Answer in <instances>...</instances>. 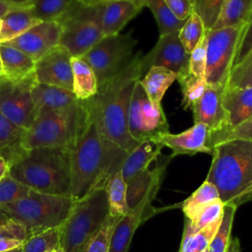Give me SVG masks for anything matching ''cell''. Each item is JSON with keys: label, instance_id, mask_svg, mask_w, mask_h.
I'll return each instance as SVG.
<instances>
[{"label": "cell", "instance_id": "1", "mask_svg": "<svg viewBox=\"0 0 252 252\" xmlns=\"http://www.w3.org/2000/svg\"><path fill=\"white\" fill-rule=\"evenodd\" d=\"M86 115L70 148L69 195L79 200L97 188H105L109 178L121 169L127 153L100 134L94 114L85 100Z\"/></svg>", "mask_w": 252, "mask_h": 252}, {"label": "cell", "instance_id": "2", "mask_svg": "<svg viewBox=\"0 0 252 252\" xmlns=\"http://www.w3.org/2000/svg\"><path fill=\"white\" fill-rule=\"evenodd\" d=\"M143 54L136 53L128 65L98 87L96 94L88 99L97 128L104 139L127 154L138 146L128 130V111L135 84L143 75Z\"/></svg>", "mask_w": 252, "mask_h": 252}, {"label": "cell", "instance_id": "3", "mask_svg": "<svg viewBox=\"0 0 252 252\" xmlns=\"http://www.w3.org/2000/svg\"><path fill=\"white\" fill-rule=\"evenodd\" d=\"M212 151L206 181L217 188L220 201L236 207L252 201V141H226Z\"/></svg>", "mask_w": 252, "mask_h": 252}, {"label": "cell", "instance_id": "4", "mask_svg": "<svg viewBox=\"0 0 252 252\" xmlns=\"http://www.w3.org/2000/svg\"><path fill=\"white\" fill-rule=\"evenodd\" d=\"M10 174L29 188L53 195H69L70 149L25 151L9 165Z\"/></svg>", "mask_w": 252, "mask_h": 252}, {"label": "cell", "instance_id": "5", "mask_svg": "<svg viewBox=\"0 0 252 252\" xmlns=\"http://www.w3.org/2000/svg\"><path fill=\"white\" fill-rule=\"evenodd\" d=\"M86 115L85 100L61 109L52 110L36 117L25 131L23 149L30 151L40 148H71Z\"/></svg>", "mask_w": 252, "mask_h": 252}, {"label": "cell", "instance_id": "6", "mask_svg": "<svg viewBox=\"0 0 252 252\" xmlns=\"http://www.w3.org/2000/svg\"><path fill=\"white\" fill-rule=\"evenodd\" d=\"M70 195H53L30 189L27 196L0 207L28 230L29 235L60 226L74 202Z\"/></svg>", "mask_w": 252, "mask_h": 252}, {"label": "cell", "instance_id": "7", "mask_svg": "<svg viewBox=\"0 0 252 252\" xmlns=\"http://www.w3.org/2000/svg\"><path fill=\"white\" fill-rule=\"evenodd\" d=\"M108 214L105 188L76 200L60 225V246L65 252H82Z\"/></svg>", "mask_w": 252, "mask_h": 252}, {"label": "cell", "instance_id": "8", "mask_svg": "<svg viewBox=\"0 0 252 252\" xmlns=\"http://www.w3.org/2000/svg\"><path fill=\"white\" fill-rule=\"evenodd\" d=\"M101 9L102 3L91 5L78 0L58 22L62 27L59 44L73 57H82L103 37Z\"/></svg>", "mask_w": 252, "mask_h": 252}, {"label": "cell", "instance_id": "9", "mask_svg": "<svg viewBox=\"0 0 252 252\" xmlns=\"http://www.w3.org/2000/svg\"><path fill=\"white\" fill-rule=\"evenodd\" d=\"M137 42L132 32L104 36L81 57L94 70L98 87L128 65Z\"/></svg>", "mask_w": 252, "mask_h": 252}, {"label": "cell", "instance_id": "10", "mask_svg": "<svg viewBox=\"0 0 252 252\" xmlns=\"http://www.w3.org/2000/svg\"><path fill=\"white\" fill-rule=\"evenodd\" d=\"M243 28L207 31L205 79L208 85L226 86Z\"/></svg>", "mask_w": 252, "mask_h": 252}, {"label": "cell", "instance_id": "11", "mask_svg": "<svg viewBox=\"0 0 252 252\" xmlns=\"http://www.w3.org/2000/svg\"><path fill=\"white\" fill-rule=\"evenodd\" d=\"M128 130L138 143L156 140L169 132L168 122L161 105L150 100L140 80L135 84L132 93L128 111Z\"/></svg>", "mask_w": 252, "mask_h": 252}, {"label": "cell", "instance_id": "12", "mask_svg": "<svg viewBox=\"0 0 252 252\" xmlns=\"http://www.w3.org/2000/svg\"><path fill=\"white\" fill-rule=\"evenodd\" d=\"M34 75L13 82L0 77V110L18 127L28 130L37 117L32 97Z\"/></svg>", "mask_w": 252, "mask_h": 252}, {"label": "cell", "instance_id": "13", "mask_svg": "<svg viewBox=\"0 0 252 252\" xmlns=\"http://www.w3.org/2000/svg\"><path fill=\"white\" fill-rule=\"evenodd\" d=\"M189 59L190 54L182 46L178 32L159 35L156 45L143 56V74L153 66H160L170 70L180 83L189 75Z\"/></svg>", "mask_w": 252, "mask_h": 252}, {"label": "cell", "instance_id": "14", "mask_svg": "<svg viewBox=\"0 0 252 252\" xmlns=\"http://www.w3.org/2000/svg\"><path fill=\"white\" fill-rule=\"evenodd\" d=\"M71 58L72 55L63 46H55L35 62V81L73 92Z\"/></svg>", "mask_w": 252, "mask_h": 252}, {"label": "cell", "instance_id": "15", "mask_svg": "<svg viewBox=\"0 0 252 252\" xmlns=\"http://www.w3.org/2000/svg\"><path fill=\"white\" fill-rule=\"evenodd\" d=\"M62 27L58 22H40L22 35L4 42L38 61L49 50L59 45Z\"/></svg>", "mask_w": 252, "mask_h": 252}, {"label": "cell", "instance_id": "16", "mask_svg": "<svg viewBox=\"0 0 252 252\" xmlns=\"http://www.w3.org/2000/svg\"><path fill=\"white\" fill-rule=\"evenodd\" d=\"M224 88L208 85L204 94L191 107L194 122L205 124L210 135L222 131L226 127V112L222 105Z\"/></svg>", "mask_w": 252, "mask_h": 252}, {"label": "cell", "instance_id": "17", "mask_svg": "<svg viewBox=\"0 0 252 252\" xmlns=\"http://www.w3.org/2000/svg\"><path fill=\"white\" fill-rule=\"evenodd\" d=\"M154 198L146 197L122 216L113 230L109 252H127L138 226L155 214L152 207Z\"/></svg>", "mask_w": 252, "mask_h": 252}, {"label": "cell", "instance_id": "18", "mask_svg": "<svg viewBox=\"0 0 252 252\" xmlns=\"http://www.w3.org/2000/svg\"><path fill=\"white\" fill-rule=\"evenodd\" d=\"M210 131L205 124L194 123L189 129L179 133H166L159 136V141L164 147L172 151L171 158L179 155L193 156L198 153H206L212 155V149L209 147Z\"/></svg>", "mask_w": 252, "mask_h": 252}, {"label": "cell", "instance_id": "19", "mask_svg": "<svg viewBox=\"0 0 252 252\" xmlns=\"http://www.w3.org/2000/svg\"><path fill=\"white\" fill-rule=\"evenodd\" d=\"M145 7V0H120L102 3L100 28L103 37L116 35Z\"/></svg>", "mask_w": 252, "mask_h": 252}, {"label": "cell", "instance_id": "20", "mask_svg": "<svg viewBox=\"0 0 252 252\" xmlns=\"http://www.w3.org/2000/svg\"><path fill=\"white\" fill-rule=\"evenodd\" d=\"M170 158L171 157L169 156L166 160L157 164L155 168H148L126 182L127 204L129 209L134 208L146 197H152L155 199L159 189L166 164Z\"/></svg>", "mask_w": 252, "mask_h": 252}, {"label": "cell", "instance_id": "21", "mask_svg": "<svg viewBox=\"0 0 252 252\" xmlns=\"http://www.w3.org/2000/svg\"><path fill=\"white\" fill-rule=\"evenodd\" d=\"M222 105L226 112V127L220 132L228 131L252 116V87H225Z\"/></svg>", "mask_w": 252, "mask_h": 252}, {"label": "cell", "instance_id": "22", "mask_svg": "<svg viewBox=\"0 0 252 252\" xmlns=\"http://www.w3.org/2000/svg\"><path fill=\"white\" fill-rule=\"evenodd\" d=\"M32 97L37 116L64 108L79 100L72 91L37 82L32 87Z\"/></svg>", "mask_w": 252, "mask_h": 252}, {"label": "cell", "instance_id": "23", "mask_svg": "<svg viewBox=\"0 0 252 252\" xmlns=\"http://www.w3.org/2000/svg\"><path fill=\"white\" fill-rule=\"evenodd\" d=\"M163 147L158 140H146L139 143L134 150L128 153L121 167V173L125 182L148 169L151 162L160 155Z\"/></svg>", "mask_w": 252, "mask_h": 252}, {"label": "cell", "instance_id": "24", "mask_svg": "<svg viewBox=\"0 0 252 252\" xmlns=\"http://www.w3.org/2000/svg\"><path fill=\"white\" fill-rule=\"evenodd\" d=\"M2 77L19 82L34 75L35 62L21 50L0 43Z\"/></svg>", "mask_w": 252, "mask_h": 252}, {"label": "cell", "instance_id": "25", "mask_svg": "<svg viewBox=\"0 0 252 252\" xmlns=\"http://www.w3.org/2000/svg\"><path fill=\"white\" fill-rule=\"evenodd\" d=\"M40 22L34 14L32 7L17 8L10 11L2 18L0 43L22 35Z\"/></svg>", "mask_w": 252, "mask_h": 252}, {"label": "cell", "instance_id": "26", "mask_svg": "<svg viewBox=\"0 0 252 252\" xmlns=\"http://www.w3.org/2000/svg\"><path fill=\"white\" fill-rule=\"evenodd\" d=\"M25 131L10 121L0 110V156L6 159L8 165L25 152L22 145Z\"/></svg>", "mask_w": 252, "mask_h": 252}, {"label": "cell", "instance_id": "27", "mask_svg": "<svg viewBox=\"0 0 252 252\" xmlns=\"http://www.w3.org/2000/svg\"><path fill=\"white\" fill-rule=\"evenodd\" d=\"M73 73V93L79 100L94 97L98 90L96 77L92 67L81 57L71 58Z\"/></svg>", "mask_w": 252, "mask_h": 252}, {"label": "cell", "instance_id": "28", "mask_svg": "<svg viewBox=\"0 0 252 252\" xmlns=\"http://www.w3.org/2000/svg\"><path fill=\"white\" fill-rule=\"evenodd\" d=\"M252 17V0H225L211 30L244 27Z\"/></svg>", "mask_w": 252, "mask_h": 252}, {"label": "cell", "instance_id": "29", "mask_svg": "<svg viewBox=\"0 0 252 252\" xmlns=\"http://www.w3.org/2000/svg\"><path fill=\"white\" fill-rule=\"evenodd\" d=\"M175 75L168 69L160 66H153L147 72L140 83L150 100L161 105V99L166 90L174 82Z\"/></svg>", "mask_w": 252, "mask_h": 252}, {"label": "cell", "instance_id": "30", "mask_svg": "<svg viewBox=\"0 0 252 252\" xmlns=\"http://www.w3.org/2000/svg\"><path fill=\"white\" fill-rule=\"evenodd\" d=\"M108 214L115 217L124 216L130 209L127 204V184L121 169L115 172L105 186Z\"/></svg>", "mask_w": 252, "mask_h": 252}, {"label": "cell", "instance_id": "31", "mask_svg": "<svg viewBox=\"0 0 252 252\" xmlns=\"http://www.w3.org/2000/svg\"><path fill=\"white\" fill-rule=\"evenodd\" d=\"M220 199L217 188L210 182L204 181L182 204V211L185 219L193 220L196 215L211 202Z\"/></svg>", "mask_w": 252, "mask_h": 252}, {"label": "cell", "instance_id": "32", "mask_svg": "<svg viewBox=\"0 0 252 252\" xmlns=\"http://www.w3.org/2000/svg\"><path fill=\"white\" fill-rule=\"evenodd\" d=\"M145 6L153 13L159 35L179 32L185 23V21H181L174 16L163 0H145Z\"/></svg>", "mask_w": 252, "mask_h": 252}, {"label": "cell", "instance_id": "33", "mask_svg": "<svg viewBox=\"0 0 252 252\" xmlns=\"http://www.w3.org/2000/svg\"><path fill=\"white\" fill-rule=\"evenodd\" d=\"M224 204L220 199L215 200L204 207L193 220L185 219L183 235H192L222 217Z\"/></svg>", "mask_w": 252, "mask_h": 252}, {"label": "cell", "instance_id": "34", "mask_svg": "<svg viewBox=\"0 0 252 252\" xmlns=\"http://www.w3.org/2000/svg\"><path fill=\"white\" fill-rule=\"evenodd\" d=\"M207 31L200 16L193 10L178 32L179 40L185 51L190 54L205 36Z\"/></svg>", "mask_w": 252, "mask_h": 252}, {"label": "cell", "instance_id": "35", "mask_svg": "<svg viewBox=\"0 0 252 252\" xmlns=\"http://www.w3.org/2000/svg\"><path fill=\"white\" fill-rule=\"evenodd\" d=\"M78 0H36L32 9L41 22H59Z\"/></svg>", "mask_w": 252, "mask_h": 252}, {"label": "cell", "instance_id": "36", "mask_svg": "<svg viewBox=\"0 0 252 252\" xmlns=\"http://www.w3.org/2000/svg\"><path fill=\"white\" fill-rule=\"evenodd\" d=\"M58 245H60V226L29 235L21 248L22 252H50Z\"/></svg>", "mask_w": 252, "mask_h": 252}, {"label": "cell", "instance_id": "37", "mask_svg": "<svg viewBox=\"0 0 252 252\" xmlns=\"http://www.w3.org/2000/svg\"><path fill=\"white\" fill-rule=\"evenodd\" d=\"M236 209L237 207L234 205L227 204L223 206L220 226L209 246L210 252H225L227 250L231 239L230 233Z\"/></svg>", "mask_w": 252, "mask_h": 252}, {"label": "cell", "instance_id": "38", "mask_svg": "<svg viewBox=\"0 0 252 252\" xmlns=\"http://www.w3.org/2000/svg\"><path fill=\"white\" fill-rule=\"evenodd\" d=\"M120 218L107 214L100 227L88 241L82 252H109L111 236Z\"/></svg>", "mask_w": 252, "mask_h": 252}, {"label": "cell", "instance_id": "39", "mask_svg": "<svg viewBox=\"0 0 252 252\" xmlns=\"http://www.w3.org/2000/svg\"><path fill=\"white\" fill-rule=\"evenodd\" d=\"M220 220L221 218L192 235H183L179 252H202L209 248Z\"/></svg>", "mask_w": 252, "mask_h": 252}, {"label": "cell", "instance_id": "40", "mask_svg": "<svg viewBox=\"0 0 252 252\" xmlns=\"http://www.w3.org/2000/svg\"><path fill=\"white\" fill-rule=\"evenodd\" d=\"M30 189L15 179L8 171L0 180V207L24 198L28 195Z\"/></svg>", "mask_w": 252, "mask_h": 252}, {"label": "cell", "instance_id": "41", "mask_svg": "<svg viewBox=\"0 0 252 252\" xmlns=\"http://www.w3.org/2000/svg\"><path fill=\"white\" fill-rule=\"evenodd\" d=\"M179 85L182 93L181 105L185 110L191 109L192 105L200 98L208 86L205 78H197L190 74Z\"/></svg>", "mask_w": 252, "mask_h": 252}, {"label": "cell", "instance_id": "42", "mask_svg": "<svg viewBox=\"0 0 252 252\" xmlns=\"http://www.w3.org/2000/svg\"><path fill=\"white\" fill-rule=\"evenodd\" d=\"M231 140L252 141V116L228 131L210 135L209 147L213 149V147L217 144Z\"/></svg>", "mask_w": 252, "mask_h": 252}, {"label": "cell", "instance_id": "43", "mask_svg": "<svg viewBox=\"0 0 252 252\" xmlns=\"http://www.w3.org/2000/svg\"><path fill=\"white\" fill-rule=\"evenodd\" d=\"M225 0H192L193 10L202 19L206 31H209L215 25L220 8Z\"/></svg>", "mask_w": 252, "mask_h": 252}, {"label": "cell", "instance_id": "44", "mask_svg": "<svg viewBox=\"0 0 252 252\" xmlns=\"http://www.w3.org/2000/svg\"><path fill=\"white\" fill-rule=\"evenodd\" d=\"M226 88L252 87V51L237 66L230 71Z\"/></svg>", "mask_w": 252, "mask_h": 252}, {"label": "cell", "instance_id": "45", "mask_svg": "<svg viewBox=\"0 0 252 252\" xmlns=\"http://www.w3.org/2000/svg\"><path fill=\"white\" fill-rule=\"evenodd\" d=\"M207 32L196 48L190 53L189 74L197 78H205L206 71Z\"/></svg>", "mask_w": 252, "mask_h": 252}, {"label": "cell", "instance_id": "46", "mask_svg": "<svg viewBox=\"0 0 252 252\" xmlns=\"http://www.w3.org/2000/svg\"><path fill=\"white\" fill-rule=\"evenodd\" d=\"M252 51V17L249 22L244 26L236 49L235 57L233 60L232 68L240 64Z\"/></svg>", "mask_w": 252, "mask_h": 252}, {"label": "cell", "instance_id": "47", "mask_svg": "<svg viewBox=\"0 0 252 252\" xmlns=\"http://www.w3.org/2000/svg\"><path fill=\"white\" fill-rule=\"evenodd\" d=\"M29 237L27 228L19 221L9 219L0 225V238L15 239L24 243Z\"/></svg>", "mask_w": 252, "mask_h": 252}, {"label": "cell", "instance_id": "48", "mask_svg": "<svg viewBox=\"0 0 252 252\" xmlns=\"http://www.w3.org/2000/svg\"><path fill=\"white\" fill-rule=\"evenodd\" d=\"M174 16L181 20L186 21L193 11L192 0H163Z\"/></svg>", "mask_w": 252, "mask_h": 252}, {"label": "cell", "instance_id": "49", "mask_svg": "<svg viewBox=\"0 0 252 252\" xmlns=\"http://www.w3.org/2000/svg\"><path fill=\"white\" fill-rule=\"evenodd\" d=\"M23 245L21 241L15 239H6L0 238V252H10L17 248H20Z\"/></svg>", "mask_w": 252, "mask_h": 252}, {"label": "cell", "instance_id": "50", "mask_svg": "<svg viewBox=\"0 0 252 252\" xmlns=\"http://www.w3.org/2000/svg\"><path fill=\"white\" fill-rule=\"evenodd\" d=\"M17 8H24V7H18L8 0H0V18H3L7 13L10 11L17 9Z\"/></svg>", "mask_w": 252, "mask_h": 252}, {"label": "cell", "instance_id": "51", "mask_svg": "<svg viewBox=\"0 0 252 252\" xmlns=\"http://www.w3.org/2000/svg\"><path fill=\"white\" fill-rule=\"evenodd\" d=\"M225 252H240V243L238 238H231L228 248Z\"/></svg>", "mask_w": 252, "mask_h": 252}, {"label": "cell", "instance_id": "52", "mask_svg": "<svg viewBox=\"0 0 252 252\" xmlns=\"http://www.w3.org/2000/svg\"><path fill=\"white\" fill-rule=\"evenodd\" d=\"M9 2H11L12 4L18 6V7H32L33 3L36 0H8Z\"/></svg>", "mask_w": 252, "mask_h": 252}, {"label": "cell", "instance_id": "53", "mask_svg": "<svg viewBox=\"0 0 252 252\" xmlns=\"http://www.w3.org/2000/svg\"><path fill=\"white\" fill-rule=\"evenodd\" d=\"M9 171V165L6 159L0 156V180L3 178V176Z\"/></svg>", "mask_w": 252, "mask_h": 252}, {"label": "cell", "instance_id": "54", "mask_svg": "<svg viewBox=\"0 0 252 252\" xmlns=\"http://www.w3.org/2000/svg\"><path fill=\"white\" fill-rule=\"evenodd\" d=\"M112 1H120V0H87V2H85V3L94 5V4H98V3H106V2H112Z\"/></svg>", "mask_w": 252, "mask_h": 252}, {"label": "cell", "instance_id": "55", "mask_svg": "<svg viewBox=\"0 0 252 252\" xmlns=\"http://www.w3.org/2000/svg\"><path fill=\"white\" fill-rule=\"evenodd\" d=\"M10 218L5 214V212L0 208V225L2 224V223H4L5 221H7L8 220H9Z\"/></svg>", "mask_w": 252, "mask_h": 252}, {"label": "cell", "instance_id": "56", "mask_svg": "<svg viewBox=\"0 0 252 252\" xmlns=\"http://www.w3.org/2000/svg\"><path fill=\"white\" fill-rule=\"evenodd\" d=\"M50 252H65V251H64V249H63L60 245H58L57 247H55L54 249H52Z\"/></svg>", "mask_w": 252, "mask_h": 252}, {"label": "cell", "instance_id": "57", "mask_svg": "<svg viewBox=\"0 0 252 252\" xmlns=\"http://www.w3.org/2000/svg\"><path fill=\"white\" fill-rule=\"evenodd\" d=\"M22 247V246H21ZM17 248V249H15V250H13V251H10V252H22V248Z\"/></svg>", "mask_w": 252, "mask_h": 252}, {"label": "cell", "instance_id": "58", "mask_svg": "<svg viewBox=\"0 0 252 252\" xmlns=\"http://www.w3.org/2000/svg\"><path fill=\"white\" fill-rule=\"evenodd\" d=\"M0 74L2 76V63H1V56H0Z\"/></svg>", "mask_w": 252, "mask_h": 252}, {"label": "cell", "instance_id": "59", "mask_svg": "<svg viewBox=\"0 0 252 252\" xmlns=\"http://www.w3.org/2000/svg\"><path fill=\"white\" fill-rule=\"evenodd\" d=\"M1 25H2V18H0V31H1Z\"/></svg>", "mask_w": 252, "mask_h": 252}, {"label": "cell", "instance_id": "60", "mask_svg": "<svg viewBox=\"0 0 252 252\" xmlns=\"http://www.w3.org/2000/svg\"><path fill=\"white\" fill-rule=\"evenodd\" d=\"M202 252H210V251H209V248H207V249H205V250L202 251Z\"/></svg>", "mask_w": 252, "mask_h": 252}, {"label": "cell", "instance_id": "61", "mask_svg": "<svg viewBox=\"0 0 252 252\" xmlns=\"http://www.w3.org/2000/svg\"><path fill=\"white\" fill-rule=\"evenodd\" d=\"M82 1H83L84 3H85V2H87V0H82Z\"/></svg>", "mask_w": 252, "mask_h": 252}, {"label": "cell", "instance_id": "62", "mask_svg": "<svg viewBox=\"0 0 252 252\" xmlns=\"http://www.w3.org/2000/svg\"><path fill=\"white\" fill-rule=\"evenodd\" d=\"M0 77H1V74H0Z\"/></svg>", "mask_w": 252, "mask_h": 252}]
</instances>
